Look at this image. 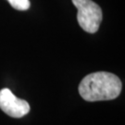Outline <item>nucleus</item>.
Wrapping results in <instances>:
<instances>
[{
    "mask_svg": "<svg viewBox=\"0 0 125 125\" xmlns=\"http://www.w3.org/2000/svg\"><path fill=\"white\" fill-rule=\"evenodd\" d=\"M11 7L17 10H27L30 8V1L29 0H8Z\"/></svg>",
    "mask_w": 125,
    "mask_h": 125,
    "instance_id": "obj_4",
    "label": "nucleus"
},
{
    "mask_svg": "<svg viewBox=\"0 0 125 125\" xmlns=\"http://www.w3.org/2000/svg\"><path fill=\"white\" fill-rule=\"evenodd\" d=\"M121 79L111 72H96L90 73L79 84V94L88 102L106 101L117 98L121 92Z\"/></svg>",
    "mask_w": 125,
    "mask_h": 125,
    "instance_id": "obj_1",
    "label": "nucleus"
},
{
    "mask_svg": "<svg viewBox=\"0 0 125 125\" xmlns=\"http://www.w3.org/2000/svg\"><path fill=\"white\" fill-rule=\"evenodd\" d=\"M77 8V21L83 31L94 33L98 31L102 21V10L96 3L92 0H72Z\"/></svg>",
    "mask_w": 125,
    "mask_h": 125,
    "instance_id": "obj_2",
    "label": "nucleus"
},
{
    "mask_svg": "<svg viewBox=\"0 0 125 125\" xmlns=\"http://www.w3.org/2000/svg\"><path fill=\"white\" fill-rule=\"evenodd\" d=\"M0 108L12 118H22L30 111L29 103L18 98L8 88L0 90Z\"/></svg>",
    "mask_w": 125,
    "mask_h": 125,
    "instance_id": "obj_3",
    "label": "nucleus"
}]
</instances>
